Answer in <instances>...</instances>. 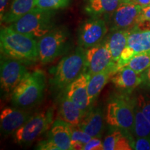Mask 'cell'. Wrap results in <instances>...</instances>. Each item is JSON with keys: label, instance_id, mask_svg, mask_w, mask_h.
Here are the masks:
<instances>
[{"label": "cell", "instance_id": "cell-19", "mask_svg": "<svg viewBox=\"0 0 150 150\" xmlns=\"http://www.w3.org/2000/svg\"><path fill=\"white\" fill-rule=\"evenodd\" d=\"M37 0H13L10 8L1 19V22L12 24L36 7Z\"/></svg>", "mask_w": 150, "mask_h": 150}, {"label": "cell", "instance_id": "cell-27", "mask_svg": "<svg viewBox=\"0 0 150 150\" xmlns=\"http://www.w3.org/2000/svg\"><path fill=\"white\" fill-rule=\"evenodd\" d=\"M125 132L120 129L115 128L109 134H108L103 141L104 150H115L118 142Z\"/></svg>", "mask_w": 150, "mask_h": 150}, {"label": "cell", "instance_id": "cell-13", "mask_svg": "<svg viewBox=\"0 0 150 150\" xmlns=\"http://www.w3.org/2000/svg\"><path fill=\"white\" fill-rule=\"evenodd\" d=\"M33 115L24 108L6 107L0 114V128L4 136L13 134Z\"/></svg>", "mask_w": 150, "mask_h": 150}, {"label": "cell", "instance_id": "cell-23", "mask_svg": "<svg viewBox=\"0 0 150 150\" xmlns=\"http://www.w3.org/2000/svg\"><path fill=\"white\" fill-rule=\"evenodd\" d=\"M134 134L137 138L150 137V122L137 104L134 98Z\"/></svg>", "mask_w": 150, "mask_h": 150}, {"label": "cell", "instance_id": "cell-29", "mask_svg": "<svg viewBox=\"0 0 150 150\" xmlns=\"http://www.w3.org/2000/svg\"><path fill=\"white\" fill-rule=\"evenodd\" d=\"M134 149L150 150V137L137 138L134 143Z\"/></svg>", "mask_w": 150, "mask_h": 150}, {"label": "cell", "instance_id": "cell-32", "mask_svg": "<svg viewBox=\"0 0 150 150\" xmlns=\"http://www.w3.org/2000/svg\"><path fill=\"white\" fill-rule=\"evenodd\" d=\"M141 83L140 86L146 89H150V67L140 74Z\"/></svg>", "mask_w": 150, "mask_h": 150}, {"label": "cell", "instance_id": "cell-24", "mask_svg": "<svg viewBox=\"0 0 150 150\" xmlns=\"http://www.w3.org/2000/svg\"><path fill=\"white\" fill-rule=\"evenodd\" d=\"M125 66L141 74L150 67V54H140L134 56Z\"/></svg>", "mask_w": 150, "mask_h": 150}, {"label": "cell", "instance_id": "cell-26", "mask_svg": "<svg viewBox=\"0 0 150 150\" xmlns=\"http://www.w3.org/2000/svg\"><path fill=\"white\" fill-rule=\"evenodd\" d=\"M70 0H37L36 7L42 10L56 11L67 8Z\"/></svg>", "mask_w": 150, "mask_h": 150}, {"label": "cell", "instance_id": "cell-17", "mask_svg": "<svg viewBox=\"0 0 150 150\" xmlns=\"http://www.w3.org/2000/svg\"><path fill=\"white\" fill-rule=\"evenodd\" d=\"M110 81L119 90L131 91L141 83L140 74H138L129 67L125 66L112 75Z\"/></svg>", "mask_w": 150, "mask_h": 150}, {"label": "cell", "instance_id": "cell-5", "mask_svg": "<svg viewBox=\"0 0 150 150\" xmlns=\"http://www.w3.org/2000/svg\"><path fill=\"white\" fill-rule=\"evenodd\" d=\"M54 11L42 10L35 7L9 26L18 32L35 39H40L55 28Z\"/></svg>", "mask_w": 150, "mask_h": 150}, {"label": "cell", "instance_id": "cell-9", "mask_svg": "<svg viewBox=\"0 0 150 150\" xmlns=\"http://www.w3.org/2000/svg\"><path fill=\"white\" fill-rule=\"evenodd\" d=\"M140 54H150V30L134 27L129 31L127 46L117 63V70L125 67L134 56Z\"/></svg>", "mask_w": 150, "mask_h": 150}, {"label": "cell", "instance_id": "cell-14", "mask_svg": "<svg viewBox=\"0 0 150 150\" xmlns=\"http://www.w3.org/2000/svg\"><path fill=\"white\" fill-rule=\"evenodd\" d=\"M91 76L87 72L83 73L65 89L67 97L86 113L91 108V105L88 93V84Z\"/></svg>", "mask_w": 150, "mask_h": 150}, {"label": "cell", "instance_id": "cell-34", "mask_svg": "<svg viewBox=\"0 0 150 150\" xmlns=\"http://www.w3.org/2000/svg\"><path fill=\"white\" fill-rule=\"evenodd\" d=\"M8 0H0V18L1 19L3 18L6 13L7 5H8Z\"/></svg>", "mask_w": 150, "mask_h": 150}, {"label": "cell", "instance_id": "cell-6", "mask_svg": "<svg viewBox=\"0 0 150 150\" xmlns=\"http://www.w3.org/2000/svg\"><path fill=\"white\" fill-rule=\"evenodd\" d=\"M70 33L64 27L54 28L38 40V59L43 64L50 63L67 51Z\"/></svg>", "mask_w": 150, "mask_h": 150}, {"label": "cell", "instance_id": "cell-2", "mask_svg": "<svg viewBox=\"0 0 150 150\" xmlns=\"http://www.w3.org/2000/svg\"><path fill=\"white\" fill-rule=\"evenodd\" d=\"M134 98L126 94L114 95L106 105V123L113 128L120 129L128 136L134 134Z\"/></svg>", "mask_w": 150, "mask_h": 150}, {"label": "cell", "instance_id": "cell-18", "mask_svg": "<svg viewBox=\"0 0 150 150\" xmlns=\"http://www.w3.org/2000/svg\"><path fill=\"white\" fill-rule=\"evenodd\" d=\"M59 113L60 119L72 126H79L86 114L68 98L65 93L60 99Z\"/></svg>", "mask_w": 150, "mask_h": 150}, {"label": "cell", "instance_id": "cell-7", "mask_svg": "<svg viewBox=\"0 0 150 150\" xmlns=\"http://www.w3.org/2000/svg\"><path fill=\"white\" fill-rule=\"evenodd\" d=\"M53 115L52 110L33 115L23 126L13 134L15 142L20 145H31L50 128Z\"/></svg>", "mask_w": 150, "mask_h": 150}, {"label": "cell", "instance_id": "cell-4", "mask_svg": "<svg viewBox=\"0 0 150 150\" xmlns=\"http://www.w3.org/2000/svg\"><path fill=\"white\" fill-rule=\"evenodd\" d=\"M45 75L40 70L29 72L11 95L15 106L25 108L40 102L45 88Z\"/></svg>", "mask_w": 150, "mask_h": 150}, {"label": "cell", "instance_id": "cell-16", "mask_svg": "<svg viewBox=\"0 0 150 150\" xmlns=\"http://www.w3.org/2000/svg\"><path fill=\"white\" fill-rule=\"evenodd\" d=\"M104 120L102 108H91L82 119L79 127L92 137L101 138L104 129Z\"/></svg>", "mask_w": 150, "mask_h": 150}, {"label": "cell", "instance_id": "cell-11", "mask_svg": "<svg viewBox=\"0 0 150 150\" xmlns=\"http://www.w3.org/2000/svg\"><path fill=\"white\" fill-rule=\"evenodd\" d=\"M108 31L106 22L98 17H93L81 25L78 33L80 47L87 50L102 42Z\"/></svg>", "mask_w": 150, "mask_h": 150}, {"label": "cell", "instance_id": "cell-15", "mask_svg": "<svg viewBox=\"0 0 150 150\" xmlns=\"http://www.w3.org/2000/svg\"><path fill=\"white\" fill-rule=\"evenodd\" d=\"M48 139L59 148V150L72 149V127L61 119L57 120L50 130Z\"/></svg>", "mask_w": 150, "mask_h": 150}, {"label": "cell", "instance_id": "cell-28", "mask_svg": "<svg viewBox=\"0 0 150 150\" xmlns=\"http://www.w3.org/2000/svg\"><path fill=\"white\" fill-rule=\"evenodd\" d=\"M135 99L140 110L150 122V98L147 95H140Z\"/></svg>", "mask_w": 150, "mask_h": 150}, {"label": "cell", "instance_id": "cell-30", "mask_svg": "<svg viewBox=\"0 0 150 150\" xmlns=\"http://www.w3.org/2000/svg\"><path fill=\"white\" fill-rule=\"evenodd\" d=\"M103 142L100 138L97 137H92V138L83 147V150H102Z\"/></svg>", "mask_w": 150, "mask_h": 150}, {"label": "cell", "instance_id": "cell-8", "mask_svg": "<svg viewBox=\"0 0 150 150\" xmlns=\"http://www.w3.org/2000/svg\"><path fill=\"white\" fill-rule=\"evenodd\" d=\"M23 62L1 54V91L4 95H11L16 87L27 76L28 70Z\"/></svg>", "mask_w": 150, "mask_h": 150}, {"label": "cell", "instance_id": "cell-35", "mask_svg": "<svg viewBox=\"0 0 150 150\" xmlns=\"http://www.w3.org/2000/svg\"><path fill=\"white\" fill-rule=\"evenodd\" d=\"M132 2L139 5L142 8L150 5V0H131Z\"/></svg>", "mask_w": 150, "mask_h": 150}, {"label": "cell", "instance_id": "cell-21", "mask_svg": "<svg viewBox=\"0 0 150 150\" xmlns=\"http://www.w3.org/2000/svg\"><path fill=\"white\" fill-rule=\"evenodd\" d=\"M129 33L128 30H117L112 31L108 36L105 37L114 63H117L122 52L127 46Z\"/></svg>", "mask_w": 150, "mask_h": 150}, {"label": "cell", "instance_id": "cell-22", "mask_svg": "<svg viewBox=\"0 0 150 150\" xmlns=\"http://www.w3.org/2000/svg\"><path fill=\"white\" fill-rule=\"evenodd\" d=\"M85 11L92 17L110 15L114 12L123 0H85Z\"/></svg>", "mask_w": 150, "mask_h": 150}, {"label": "cell", "instance_id": "cell-3", "mask_svg": "<svg viewBox=\"0 0 150 150\" xmlns=\"http://www.w3.org/2000/svg\"><path fill=\"white\" fill-rule=\"evenodd\" d=\"M86 72H87L86 50L79 46L72 53L60 61L50 83L56 89H65Z\"/></svg>", "mask_w": 150, "mask_h": 150}, {"label": "cell", "instance_id": "cell-10", "mask_svg": "<svg viewBox=\"0 0 150 150\" xmlns=\"http://www.w3.org/2000/svg\"><path fill=\"white\" fill-rule=\"evenodd\" d=\"M141 9V6L131 0H123L117 8L109 15L110 31L132 29L138 23Z\"/></svg>", "mask_w": 150, "mask_h": 150}, {"label": "cell", "instance_id": "cell-1", "mask_svg": "<svg viewBox=\"0 0 150 150\" xmlns=\"http://www.w3.org/2000/svg\"><path fill=\"white\" fill-rule=\"evenodd\" d=\"M0 49L1 54L24 63L38 59V41L33 38L15 31L9 26L1 29Z\"/></svg>", "mask_w": 150, "mask_h": 150}, {"label": "cell", "instance_id": "cell-25", "mask_svg": "<svg viewBox=\"0 0 150 150\" xmlns=\"http://www.w3.org/2000/svg\"><path fill=\"white\" fill-rule=\"evenodd\" d=\"M72 149L83 150L85 145L92 138V136L80 129L79 126H72Z\"/></svg>", "mask_w": 150, "mask_h": 150}, {"label": "cell", "instance_id": "cell-31", "mask_svg": "<svg viewBox=\"0 0 150 150\" xmlns=\"http://www.w3.org/2000/svg\"><path fill=\"white\" fill-rule=\"evenodd\" d=\"M36 149L40 150H59V148L56 147L52 141H50L48 138L39 142L38 144Z\"/></svg>", "mask_w": 150, "mask_h": 150}, {"label": "cell", "instance_id": "cell-20", "mask_svg": "<svg viewBox=\"0 0 150 150\" xmlns=\"http://www.w3.org/2000/svg\"><path fill=\"white\" fill-rule=\"evenodd\" d=\"M117 70L116 67H110L102 72L91 75L88 84V93L91 104L96 100L103 88Z\"/></svg>", "mask_w": 150, "mask_h": 150}, {"label": "cell", "instance_id": "cell-12", "mask_svg": "<svg viewBox=\"0 0 150 150\" xmlns=\"http://www.w3.org/2000/svg\"><path fill=\"white\" fill-rule=\"evenodd\" d=\"M86 56L87 72L91 75L101 72L110 67H116L117 70V63L112 61L105 38L97 45L86 50Z\"/></svg>", "mask_w": 150, "mask_h": 150}, {"label": "cell", "instance_id": "cell-33", "mask_svg": "<svg viewBox=\"0 0 150 150\" xmlns=\"http://www.w3.org/2000/svg\"><path fill=\"white\" fill-rule=\"evenodd\" d=\"M145 20H149L150 21V5L142 8L141 12H140L139 18H138V23L140 22L145 21Z\"/></svg>", "mask_w": 150, "mask_h": 150}]
</instances>
